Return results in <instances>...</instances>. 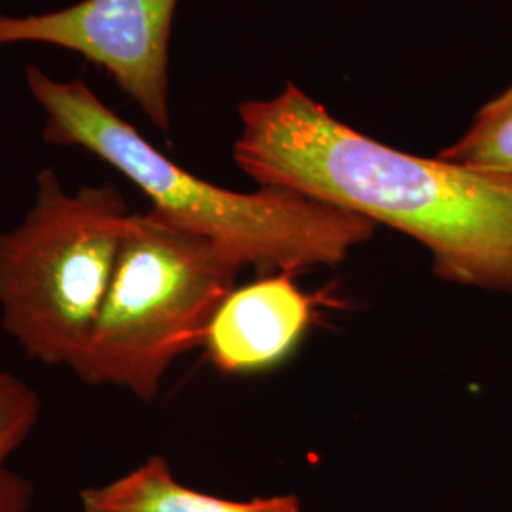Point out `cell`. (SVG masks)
I'll list each match as a JSON object with an SVG mask.
<instances>
[{"mask_svg": "<svg viewBox=\"0 0 512 512\" xmlns=\"http://www.w3.org/2000/svg\"><path fill=\"white\" fill-rule=\"evenodd\" d=\"M234 160L287 190L404 232L452 283L512 294V183L385 147L289 84L239 105Z\"/></svg>", "mask_w": 512, "mask_h": 512, "instance_id": "1", "label": "cell"}, {"mask_svg": "<svg viewBox=\"0 0 512 512\" xmlns=\"http://www.w3.org/2000/svg\"><path fill=\"white\" fill-rule=\"evenodd\" d=\"M27 90L44 114L48 145L80 148L124 175L150 209L211 239L241 266L294 275L336 266L374 234V222L306 196L262 188L232 192L169 160L80 80H57L25 67Z\"/></svg>", "mask_w": 512, "mask_h": 512, "instance_id": "2", "label": "cell"}, {"mask_svg": "<svg viewBox=\"0 0 512 512\" xmlns=\"http://www.w3.org/2000/svg\"><path fill=\"white\" fill-rule=\"evenodd\" d=\"M243 266L148 209L131 213L92 336L71 366L90 385L152 401L167 368L205 338Z\"/></svg>", "mask_w": 512, "mask_h": 512, "instance_id": "3", "label": "cell"}, {"mask_svg": "<svg viewBox=\"0 0 512 512\" xmlns=\"http://www.w3.org/2000/svg\"><path fill=\"white\" fill-rule=\"evenodd\" d=\"M114 184L69 192L54 169L33 207L0 230V325L31 359L71 366L92 336L129 219Z\"/></svg>", "mask_w": 512, "mask_h": 512, "instance_id": "4", "label": "cell"}, {"mask_svg": "<svg viewBox=\"0 0 512 512\" xmlns=\"http://www.w3.org/2000/svg\"><path fill=\"white\" fill-rule=\"evenodd\" d=\"M179 0H78L27 16L0 14V48L44 44L80 55L169 131V40Z\"/></svg>", "mask_w": 512, "mask_h": 512, "instance_id": "5", "label": "cell"}, {"mask_svg": "<svg viewBox=\"0 0 512 512\" xmlns=\"http://www.w3.org/2000/svg\"><path fill=\"white\" fill-rule=\"evenodd\" d=\"M311 319V300L293 275L264 277L234 289L215 313L205 338L215 366L247 372L272 365L302 336Z\"/></svg>", "mask_w": 512, "mask_h": 512, "instance_id": "6", "label": "cell"}, {"mask_svg": "<svg viewBox=\"0 0 512 512\" xmlns=\"http://www.w3.org/2000/svg\"><path fill=\"white\" fill-rule=\"evenodd\" d=\"M84 512H300L294 495L230 501L196 492L175 480L162 456H152L128 475L80 492Z\"/></svg>", "mask_w": 512, "mask_h": 512, "instance_id": "7", "label": "cell"}, {"mask_svg": "<svg viewBox=\"0 0 512 512\" xmlns=\"http://www.w3.org/2000/svg\"><path fill=\"white\" fill-rule=\"evenodd\" d=\"M40 414L37 391L16 374L0 370V512H31L35 486L8 463L35 431Z\"/></svg>", "mask_w": 512, "mask_h": 512, "instance_id": "8", "label": "cell"}, {"mask_svg": "<svg viewBox=\"0 0 512 512\" xmlns=\"http://www.w3.org/2000/svg\"><path fill=\"white\" fill-rule=\"evenodd\" d=\"M439 158L512 183V86L484 105L473 126L440 150Z\"/></svg>", "mask_w": 512, "mask_h": 512, "instance_id": "9", "label": "cell"}]
</instances>
